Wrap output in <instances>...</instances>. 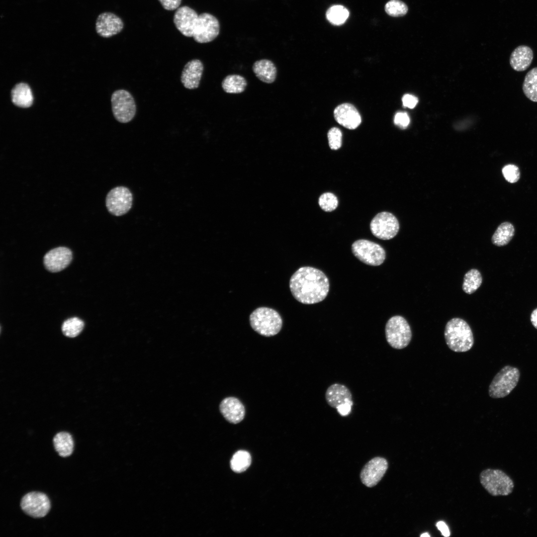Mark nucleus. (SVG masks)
I'll return each mask as SVG.
<instances>
[{
  "instance_id": "19",
  "label": "nucleus",
  "mask_w": 537,
  "mask_h": 537,
  "mask_svg": "<svg viewBox=\"0 0 537 537\" xmlns=\"http://www.w3.org/2000/svg\"><path fill=\"white\" fill-rule=\"evenodd\" d=\"M203 71V65L198 59L188 62L184 66L181 75V82L184 88L193 90L199 85Z\"/></svg>"
},
{
  "instance_id": "1",
  "label": "nucleus",
  "mask_w": 537,
  "mask_h": 537,
  "mask_svg": "<svg viewBox=\"0 0 537 537\" xmlns=\"http://www.w3.org/2000/svg\"><path fill=\"white\" fill-rule=\"evenodd\" d=\"M329 281L321 270L311 267H303L291 276L289 288L294 298L304 304L320 302L327 297Z\"/></svg>"
},
{
  "instance_id": "39",
  "label": "nucleus",
  "mask_w": 537,
  "mask_h": 537,
  "mask_svg": "<svg viewBox=\"0 0 537 537\" xmlns=\"http://www.w3.org/2000/svg\"><path fill=\"white\" fill-rule=\"evenodd\" d=\"M353 405V402L346 403L342 404L337 408L338 413L342 416H346L349 415L351 412L352 407Z\"/></svg>"
},
{
  "instance_id": "18",
  "label": "nucleus",
  "mask_w": 537,
  "mask_h": 537,
  "mask_svg": "<svg viewBox=\"0 0 537 537\" xmlns=\"http://www.w3.org/2000/svg\"><path fill=\"white\" fill-rule=\"evenodd\" d=\"M219 410L224 418L229 423L238 424L245 415V408L241 401L236 397H228L222 400Z\"/></svg>"
},
{
  "instance_id": "13",
  "label": "nucleus",
  "mask_w": 537,
  "mask_h": 537,
  "mask_svg": "<svg viewBox=\"0 0 537 537\" xmlns=\"http://www.w3.org/2000/svg\"><path fill=\"white\" fill-rule=\"evenodd\" d=\"M387 460L381 457H376L369 460L360 473L361 482L366 486L372 487L382 479L388 468Z\"/></svg>"
},
{
  "instance_id": "40",
  "label": "nucleus",
  "mask_w": 537,
  "mask_h": 537,
  "mask_svg": "<svg viewBox=\"0 0 537 537\" xmlns=\"http://www.w3.org/2000/svg\"><path fill=\"white\" fill-rule=\"evenodd\" d=\"M436 526L438 529L440 531L443 536L448 537L450 535L448 527L444 522L442 521H439L437 523Z\"/></svg>"
},
{
  "instance_id": "38",
  "label": "nucleus",
  "mask_w": 537,
  "mask_h": 537,
  "mask_svg": "<svg viewBox=\"0 0 537 537\" xmlns=\"http://www.w3.org/2000/svg\"><path fill=\"white\" fill-rule=\"evenodd\" d=\"M403 104L405 107L410 108H414L418 102V98L411 94H405L402 97Z\"/></svg>"
},
{
  "instance_id": "31",
  "label": "nucleus",
  "mask_w": 537,
  "mask_h": 537,
  "mask_svg": "<svg viewBox=\"0 0 537 537\" xmlns=\"http://www.w3.org/2000/svg\"><path fill=\"white\" fill-rule=\"evenodd\" d=\"M84 327V322L78 317H73L65 320L61 327L63 334L69 338L78 336Z\"/></svg>"
},
{
  "instance_id": "32",
  "label": "nucleus",
  "mask_w": 537,
  "mask_h": 537,
  "mask_svg": "<svg viewBox=\"0 0 537 537\" xmlns=\"http://www.w3.org/2000/svg\"><path fill=\"white\" fill-rule=\"evenodd\" d=\"M386 12L391 16H402L408 11L406 4L400 0H390L385 5Z\"/></svg>"
},
{
  "instance_id": "2",
  "label": "nucleus",
  "mask_w": 537,
  "mask_h": 537,
  "mask_svg": "<svg viewBox=\"0 0 537 537\" xmlns=\"http://www.w3.org/2000/svg\"><path fill=\"white\" fill-rule=\"evenodd\" d=\"M446 344L454 352H465L470 350L474 344L471 329L464 320L453 318L447 323L445 332Z\"/></svg>"
},
{
  "instance_id": "33",
  "label": "nucleus",
  "mask_w": 537,
  "mask_h": 537,
  "mask_svg": "<svg viewBox=\"0 0 537 537\" xmlns=\"http://www.w3.org/2000/svg\"><path fill=\"white\" fill-rule=\"evenodd\" d=\"M318 203L322 210L326 212L334 210L338 205L337 196L331 192H325L320 195Z\"/></svg>"
},
{
  "instance_id": "7",
  "label": "nucleus",
  "mask_w": 537,
  "mask_h": 537,
  "mask_svg": "<svg viewBox=\"0 0 537 537\" xmlns=\"http://www.w3.org/2000/svg\"><path fill=\"white\" fill-rule=\"evenodd\" d=\"M352 251L360 262L372 266L381 265L386 258L385 251L380 245L365 239L354 242L352 245Z\"/></svg>"
},
{
  "instance_id": "5",
  "label": "nucleus",
  "mask_w": 537,
  "mask_h": 537,
  "mask_svg": "<svg viewBox=\"0 0 537 537\" xmlns=\"http://www.w3.org/2000/svg\"><path fill=\"white\" fill-rule=\"evenodd\" d=\"M520 377V372L517 367L509 365L504 366L495 375L490 384L489 396L495 399L507 396L516 387Z\"/></svg>"
},
{
  "instance_id": "17",
  "label": "nucleus",
  "mask_w": 537,
  "mask_h": 537,
  "mask_svg": "<svg viewBox=\"0 0 537 537\" xmlns=\"http://www.w3.org/2000/svg\"><path fill=\"white\" fill-rule=\"evenodd\" d=\"M336 121L349 129L357 128L361 123L360 115L356 107L349 103L338 105L334 111Z\"/></svg>"
},
{
  "instance_id": "15",
  "label": "nucleus",
  "mask_w": 537,
  "mask_h": 537,
  "mask_svg": "<svg viewBox=\"0 0 537 537\" xmlns=\"http://www.w3.org/2000/svg\"><path fill=\"white\" fill-rule=\"evenodd\" d=\"M198 15L191 8L183 6L177 9L174 16L177 28L184 36L192 37Z\"/></svg>"
},
{
  "instance_id": "4",
  "label": "nucleus",
  "mask_w": 537,
  "mask_h": 537,
  "mask_svg": "<svg viewBox=\"0 0 537 537\" xmlns=\"http://www.w3.org/2000/svg\"><path fill=\"white\" fill-rule=\"evenodd\" d=\"M480 483L493 496H508L514 488L513 479L501 469L487 468L480 474Z\"/></svg>"
},
{
  "instance_id": "27",
  "label": "nucleus",
  "mask_w": 537,
  "mask_h": 537,
  "mask_svg": "<svg viewBox=\"0 0 537 537\" xmlns=\"http://www.w3.org/2000/svg\"><path fill=\"white\" fill-rule=\"evenodd\" d=\"M247 85L245 78L239 75H228L222 82L223 90L229 93H241L245 90Z\"/></svg>"
},
{
  "instance_id": "11",
  "label": "nucleus",
  "mask_w": 537,
  "mask_h": 537,
  "mask_svg": "<svg viewBox=\"0 0 537 537\" xmlns=\"http://www.w3.org/2000/svg\"><path fill=\"white\" fill-rule=\"evenodd\" d=\"M219 29L218 19L210 13H203L198 15L192 37L199 43L210 42L218 35Z\"/></svg>"
},
{
  "instance_id": "25",
  "label": "nucleus",
  "mask_w": 537,
  "mask_h": 537,
  "mask_svg": "<svg viewBox=\"0 0 537 537\" xmlns=\"http://www.w3.org/2000/svg\"><path fill=\"white\" fill-rule=\"evenodd\" d=\"M515 234V228L512 223L505 222L497 228L492 237V243L497 246H503L508 244Z\"/></svg>"
},
{
  "instance_id": "16",
  "label": "nucleus",
  "mask_w": 537,
  "mask_h": 537,
  "mask_svg": "<svg viewBox=\"0 0 537 537\" xmlns=\"http://www.w3.org/2000/svg\"><path fill=\"white\" fill-rule=\"evenodd\" d=\"M123 23L120 17L111 12H104L97 18L95 29L100 36L108 38L119 33L123 29Z\"/></svg>"
},
{
  "instance_id": "12",
  "label": "nucleus",
  "mask_w": 537,
  "mask_h": 537,
  "mask_svg": "<svg viewBox=\"0 0 537 537\" xmlns=\"http://www.w3.org/2000/svg\"><path fill=\"white\" fill-rule=\"evenodd\" d=\"M20 506L23 511L33 518L45 516L51 508L50 501L47 496L39 492H31L21 499Z\"/></svg>"
},
{
  "instance_id": "23",
  "label": "nucleus",
  "mask_w": 537,
  "mask_h": 537,
  "mask_svg": "<svg viewBox=\"0 0 537 537\" xmlns=\"http://www.w3.org/2000/svg\"><path fill=\"white\" fill-rule=\"evenodd\" d=\"M11 101L17 106L27 108L30 107L33 100L30 87L25 83L16 84L11 90Z\"/></svg>"
},
{
  "instance_id": "10",
  "label": "nucleus",
  "mask_w": 537,
  "mask_h": 537,
  "mask_svg": "<svg viewBox=\"0 0 537 537\" xmlns=\"http://www.w3.org/2000/svg\"><path fill=\"white\" fill-rule=\"evenodd\" d=\"M132 201V194L129 188L125 186H117L107 193L105 202L108 211L112 215L119 216L129 211Z\"/></svg>"
},
{
  "instance_id": "41",
  "label": "nucleus",
  "mask_w": 537,
  "mask_h": 537,
  "mask_svg": "<svg viewBox=\"0 0 537 537\" xmlns=\"http://www.w3.org/2000/svg\"><path fill=\"white\" fill-rule=\"evenodd\" d=\"M531 321L534 327L537 329V308L535 309L532 313Z\"/></svg>"
},
{
  "instance_id": "34",
  "label": "nucleus",
  "mask_w": 537,
  "mask_h": 537,
  "mask_svg": "<svg viewBox=\"0 0 537 537\" xmlns=\"http://www.w3.org/2000/svg\"><path fill=\"white\" fill-rule=\"evenodd\" d=\"M329 145L332 150L339 149L342 146V133L337 127L331 128L328 132Z\"/></svg>"
},
{
  "instance_id": "9",
  "label": "nucleus",
  "mask_w": 537,
  "mask_h": 537,
  "mask_svg": "<svg viewBox=\"0 0 537 537\" xmlns=\"http://www.w3.org/2000/svg\"><path fill=\"white\" fill-rule=\"evenodd\" d=\"M370 229L372 234L382 240H390L398 232L399 224L396 217L388 212L377 214L371 221Z\"/></svg>"
},
{
  "instance_id": "28",
  "label": "nucleus",
  "mask_w": 537,
  "mask_h": 537,
  "mask_svg": "<svg viewBox=\"0 0 537 537\" xmlns=\"http://www.w3.org/2000/svg\"><path fill=\"white\" fill-rule=\"evenodd\" d=\"M482 278L480 272L476 269H471L464 275L462 289L466 293L471 294L480 287Z\"/></svg>"
},
{
  "instance_id": "36",
  "label": "nucleus",
  "mask_w": 537,
  "mask_h": 537,
  "mask_svg": "<svg viewBox=\"0 0 537 537\" xmlns=\"http://www.w3.org/2000/svg\"><path fill=\"white\" fill-rule=\"evenodd\" d=\"M394 123L401 128H405L409 125L410 118L406 112H397L394 119Z\"/></svg>"
},
{
  "instance_id": "42",
  "label": "nucleus",
  "mask_w": 537,
  "mask_h": 537,
  "mask_svg": "<svg viewBox=\"0 0 537 537\" xmlns=\"http://www.w3.org/2000/svg\"><path fill=\"white\" fill-rule=\"evenodd\" d=\"M421 537H429L430 535L428 533H424L420 536Z\"/></svg>"
},
{
  "instance_id": "6",
  "label": "nucleus",
  "mask_w": 537,
  "mask_h": 537,
  "mask_svg": "<svg viewBox=\"0 0 537 537\" xmlns=\"http://www.w3.org/2000/svg\"><path fill=\"white\" fill-rule=\"evenodd\" d=\"M385 333L387 343L395 349L406 348L412 338L410 325L405 318L399 315L394 316L387 321Z\"/></svg>"
},
{
  "instance_id": "14",
  "label": "nucleus",
  "mask_w": 537,
  "mask_h": 537,
  "mask_svg": "<svg viewBox=\"0 0 537 537\" xmlns=\"http://www.w3.org/2000/svg\"><path fill=\"white\" fill-rule=\"evenodd\" d=\"M72 260V252L65 247H59L47 252L44 257V265L50 272L60 271L67 267Z\"/></svg>"
},
{
  "instance_id": "8",
  "label": "nucleus",
  "mask_w": 537,
  "mask_h": 537,
  "mask_svg": "<svg viewBox=\"0 0 537 537\" xmlns=\"http://www.w3.org/2000/svg\"><path fill=\"white\" fill-rule=\"evenodd\" d=\"M111 102L113 114L118 122L127 123L134 118L136 104L129 91L125 90H115L111 95Z\"/></svg>"
},
{
  "instance_id": "26",
  "label": "nucleus",
  "mask_w": 537,
  "mask_h": 537,
  "mask_svg": "<svg viewBox=\"0 0 537 537\" xmlns=\"http://www.w3.org/2000/svg\"><path fill=\"white\" fill-rule=\"evenodd\" d=\"M522 90L529 99L537 102V67L530 70L526 75Z\"/></svg>"
},
{
  "instance_id": "35",
  "label": "nucleus",
  "mask_w": 537,
  "mask_h": 537,
  "mask_svg": "<svg viewBox=\"0 0 537 537\" xmlns=\"http://www.w3.org/2000/svg\"><path fill=\"white\" fill-rule=\"evenodd\" d=\"M502 174L506 180L510 183L517 182L520 178V170L515 165L509 164L504 166L502 169Z\"/></svg>"
},
{
  "instance_id": "3",
  "label": "nucleus",
  "mask_w": 537,
  "mask_h": 537,
  "mask_svg": "<svg viewBox=\"0 0 537 537\" xmlns=\"http://www.w3.org/2000/svg\"><path fill=\"white\" fill-rule=\"evenodd\" d=\"M249 321L252 328L265 337H272L278 334L282 326L280 314L274 309L260 307L250 314Z\"/></svg>"
},
{
  "instance_id": "30",
  "label": "nucleus",
  "mask_w": 537,
  "mask_h": 537,
  "mask_svg": "<svg viewBox=\"0 0 537 537\" xmlns=\"http://www.w3.org/2000/svg\"><path fill=\"white\" fill-rule=\"evenodd\" d=\"M328 20L334 25H340L345 22L349 17V12L344 6L335 5L330 7L326 12Z\"/></svg>"
},
{
  "instance_id": "37",
  "label": "nucleus",
  "mask_w": 537,
  "mask_h": 537,
  "mask_svg": "<svg viewBox=\"0 0 537 537\" xmlns=\"http://www.w3.org/2000/svg\"><path fill=\"white\" fill-rule=\"evenodd\" d=\"M159 1L165 9L173 10L179 7L181 0H159Z\"/></svg>"
},
{
  "instance_id": "29",
  "label": "nucleus",
  "mask_w": 537,
  "mask_h": 537,
  "mask_svg": "<svg viewBox=\"0 0 537 537\" xmlns=\"http://www.w3.org/2000/svg\"><path fill=\"white\" fill-rule=\"evenodd\" d=\"M251 463V456L245 450H239L233 456L231 462L232 470L236 473H241L247 469Z\"/></svg>"
},
{
  "instance_id": "22",
  "label": "nucleus",
  "mask_w": 537,
  "mask_h": 537,
  "mask_svg": "<svg viewBox=\"0 0 537 537\" xmlns=\"http://www.w3.org/2000/svg\"><path fill=\"white\" fill-rule=\"evenodd\" d=\"M253 70L256 77L261 81L271 84L276 77V68L273 63L267 59H262L255 62Z\"/></svg>"
},
{
  "instance_id": "20",
  "label": "nucleus",
  "mask_w": 537,
  "mask_h": 537,
  "mask_svg": "<svg viewBox=\"0 0 537 537\" xmlns=\"http://www.w3.org/2000/svg\"><path fill=\"white\" fill-rule=\"evenodd\" d=\"M325 399L330 407L336 409L344 403L353 402L350 390L345 385L340 383H334L328 387L325 393Z\"/></svg>"
},
{
  "instance_id": "24",
  "label": "nucleus",
  "mask_w": 537,
  "mask_h": 537,
  "mask_svg": "<svg viewBox=\"0 0 537 537\" xmlns=\"http://www.w3.org/2000/svg\"><path fill=\"white\" fill-rule=\"evenodd\" d=\"M53 444L56 451L62 457H68L74 450V443L71 435L66 432L57 433L53 438Z\"/></svg>"
},
{
  "instance_id": "21",
  "label": "nucleus",
  "mask_w": 537,
  "mask_h": 537,
  "mask_svg": "<svg viewBox=\"0 0 537 537\" xmlns=\"http://www.w3.org/2000/svg\"><path fill=\"white\" fill-rule=\"evenodd\" d=\"M534 58L532 49L526 45L516 47L511 54L509 62L512 68L517 72L526 70L531 65Z\"/></svg>"
}]
</instances>
